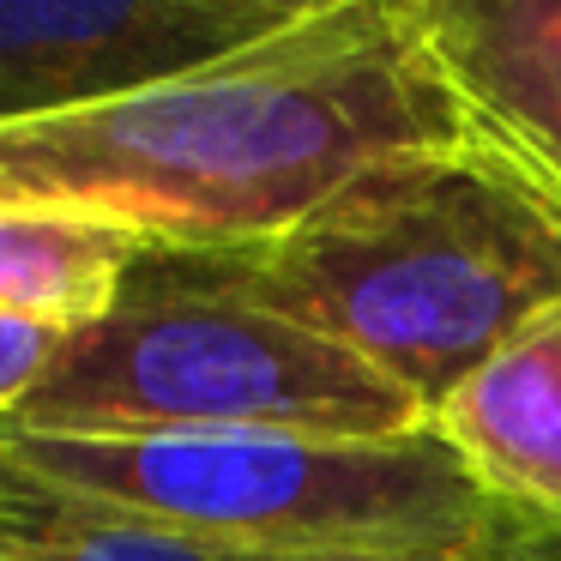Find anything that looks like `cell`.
<instances>
[{
  "label": "cell",
  "instance_id": "obj_8",
  "mask_svg": "<svg viewBox=\"0 0 561 561\" xmlns=\"http://www.w3.org/2000/svg\"><path fill=\"white\" fill-rule=\"evenodd\" d=\"M151 248L55 211L0 206V308L49 327H91L115 308Z\"/></svg>",
  "mask_w": 561,
  "mask_h": 561
},
{
  "label": "cell",
  "instance_id": "obj_5",
  "mask_svg": "<svg viewBox=\"0 0 561 561\" xmlns=\"http://www.w3.org/2000/svg\"><path fill=\"white\" fill-rule=\"evenodd\" d=\"M278 31L236 0H0V127L134 98Z\"/></svg>",
  "mask_w": 561,
  "mask_h": 561
},
{
  "label": "cell",
  "instance_id": "obj_4",
  "mask_svg": "<svg viewBox=\"0 0 561 561\" xmlns=\"http://www.w3.org/2000/svg\"><path fill=\"white\" fill-rule=\"evenodd\" d=\"M7 428L31 435H411L423 411L314 327L211 278L187 254H146Z\"/></svg>",
  "mask_w": 561,
  "mask_h": 561
},
{
  "label": "cell",
  "instance_id": "obj_14",
  "mask_svg": "<svg viewBox=\"0 0 561 561\" xmlns=\"http://www.w3.org/2000/svg\"><path fill=\"white\" fill-rule=\"evenodd\" d=\"M0 525H13V519H0Z\"/></svg>",
  "mask_w": 561,
  "mask_h": 561
},
{
  "label": "cell",
  "instance_id": "obj_7",
  "mask_svg": "<svg viewBox=\"0 0 561 561\" xmlns=\"http://www.w3.org/2000/svg\"><path fill=\"white\" fill-rule=\"evenodd\" d=\"M435 428L501 501L561 525V308L465 380Z\"/></svg>",
  "mask_w": 561,
  "mask_h": 561
},
{
  "label": "cell",
  "instance_id": "obj_11",
  "mask_svg": "<svg viewBox=\"0 0 561 561\" xmlns=\"http://www.w3.org/2000/svg\"><path fill=\"white\" fill-rule=\"evenodd\" d=\"M55 501V489H43L31 471H19L7 453H0V519H31Z\"/></svg>",
  "mask_w": 561,
  "mask_h": 561
},
{
  "label": "cell",
  "instance_id": "obj_3",
  "mask_svg": "<svg viewBox=\"0 0 561 561\" xmlns=\"http://www.w3.org/2000/svg\"><path fill=\"white\" fill-rule=\"evenodd\" d=\"M0 453L43 489L242 556L537 561L556 519L501 501L435 423L411 435H31Z\"/></svg>",
  "mask_w": 561,
  "mask_h": 561
},
{
  "label": "cell",
  "instance_id": "obj_13",
  "mask_svg": "<svg viewBox=\"0 0 561 561\" xmlns=\"http://www.w3.org/2000/svg\"><path fill=\"white\" fill-rule=\"evenodd\" d=\"M290 561H351V556H290Z\"/></svg>",
  "mask_w": 561,
  "mask_h": 561
},
{
  "label": "cell",
  "instance_id": "obj_6",
  "mask_svg": "<svg viewBox=\"0 0 561 561\" xmlns=\"http://www.w3.org/2000/svg\"><path fill=\"white\" fill-rule=\"evenodd\" d=\"M459 115L561 194V0H387Z\"/></svg>",
  "mask_w": 561,
  "mask_h": 561
},
{
  "label": "cell",
  "instance_id": "obj_9",
  "mask_svg": "<svg viewBox=\"0 0 561 561\" xmlns=\"http://www.w3.org/2000/svg\"><path fill=\"white\" fill-rule=\"evenodd\" d=\"M0 561H266V556H242V549L206 543V537L170 531V525L134 519V513L55 495L31 519L0 525Z\"/></svg>",
  "mask_w": 561,
  "mask_h": 561
},
{
  "label": "cell",
  "instance_id": "obj_2",
  "mask_svg": "<svg viewBox=\"0 0 561 561\" xmlns=\"http://www.w3.org/2000/svg\"><path fill=\"white\" fill-rule=\"evenodd\" d=\"M187 260L363 356L435 423L561 308V194L471 134L380 163L266 248Z\"/></svg>",
  "mask_w": 561,
  "mask_h": 561
},
{
  "label": "cell",
  "instance_id": "obj_12",
  "mask_svg": "<svg viewBox=\"0 0 561 561\" xmlns=\"http://www.w3.org/2000/svg\"><path fill=\"white\" fill-rule=\"evenodd\" d=\"M236 7H248V13H266V19H278V25H302V19L339 13V7H351V0H236Z\"/></svg>",
  "mask_w": 561,
  "mask_h": 561
},
{
  "label": "cell",
  "instance_id": "obj_1",
  "mask_svg": "<svg viewBox=\"0 0 561 561\" xmlns=\"http://www.w3.org/2000/svg\"><path fill=\"white\" fill-rule=\"evenodd\" d=\"M471 134L399 13L351 0L134 98L0 127V206L98 224L151 254H248L380 163Z\"/></svg>",
  "mask_w": 561,
  "mask_h": 561
},
{
  "label": "cell",
  "instance_id": "obj_10",
  "mask_svg": "<svg viewBox=\"0 0 561 561\" xmlns=\"http://www.w3.org/2000/svg\"><path fill=\"white\" fill-rule=\"evenodd\" d=\"M61 344H67V327L0 308V428L13 423L31 404V392L49 380V368L61 363Z\"/></svg>",
  "mask_w": 561,
  "mask_h": 561
}]
</instances>
